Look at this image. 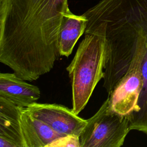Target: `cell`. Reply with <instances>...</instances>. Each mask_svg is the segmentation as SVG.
Segmentation results:
<instances>
[{"mask_svg": "<svg viewBox=\"0 0 147 147\" xmlns=\"http://www.w3.org/2000/svg\"><path fill=\"white\" fill-rule=\"evenodd\" d=\"M68 0H0V61L32 82L60 56L59 36Z\"/></svg>", "mask_w": 147, "mask_h": 147, "instance_id": "cell-1", "label": "cell"}, {"mask_svg": "<svg viewBox=\"0 0 147 147\" xmlns=\"http://www.w3.org/2000/svg\"><path fill=\"white\" fill-rule=\"evenodd\" d=\"M84 34L67 67L72 86V110L78 115L84 109L97 84L104 77V37L96 31Z\"/></svg>", "mask_w": 147, "mask_h": 147, "instance_id": "cell-2", "label": "cell"}, {"mask_svg": "<svg viewBox=\"0 0 147 147\" xmlns=\"http://www.w3.org/2000/svg\"><path fill=\"white\" fill-rule=\"evenodd\" d=\"M87 120L79 137L81 147H120L130 130L128 117L110 108L109 96Z\"/></svg>", "mask_w": 147, "mask_h": 147, "instance_id": "cell-3", "label": "cell"}, {"mask_svg": "<svg viewBox=\"0 0 147 147\" xmlns=\"http://www.w3.org/2000/svg\"><path fill=\"white\" fill-rule=\"evenodd\" d=\"M136 28L138 36L133 60L127 71L109 96L110 108L115 112L127 117L136 109L142 86V64L147 39L142 30L137 27Z\"/></svg>", "mask_w": 147, "mask_h": 147, "instance_id": "cell-4", "label": "cell"}, {"mask_svg": "<svg viewBox=\"0 0 147 147\" xmlns=\"http://www.w3.org/2000/svg\"><path fill=\"white\" fill-rule=\"evenodd\" d=\"M30 114L41 120L58 133L80 137L87 120L75 114L72 109L56 103H38L26 107Z\"/></svg>", "mask_w": 147, "mask_h": 147, "instance_id": "cell-5", "label": "cell"}, {"mask_svg": "<svg viewBox=\"0 0 147 147\" xmlns=\"http://www.w3.org/2000/svg\"><path fill=\"white\" fill-rule=\"evenodd\" d=\"M15 73L0 74V96L20 107H27L40 98L41 92L36 86L29 84Z\"/></svg>", "mask_w": 147, "mask_h": 147, "instance_id": "cell-6", "label": "cell"}, {"mask_svg": "<svg viewBox=\"0 0 147 147\" xmlns=\"http://www.w3.org/2000/svg\"><path fill=\"white\" fill-rule=\"evenodd\" d=\"M20 109L10 100L0 96V147H25Z\"/></svg>", "mask_w": 147, "mask_h": 147, "instance_id": "cell-7", "label": "cell"}, {"mask_svg": "<svg viewBox=\"0 0 147 147\" xmlns=\"http://www.w3.org/2000/svg\"><path fill=\"white\" fill-rule=\"evenodd\" d=\"M20 119L25 147H47L54 140L63 136L33 117L26 107H20Z\"/></svg>", "mask_w": 147, "mask_h": 147, "instance_id": "cell-8", "label": "cell"}, {"mask_svg": "<svg viewBox=\"0 0 147 147\" xmlns=\"http://www.w3.org/2000/svg\"><path fill=\"white\" fill-rule=\"evenodd\" d=\"M87 23L83 15H76L71 11L63 16L59 36V49L60 56L68 57L82 35L85 32Z\"/></svg>", "mask_w": 147, "mask_h": 147, "instance_id": "cell-9", "label": "cell"}, {"mask_svg": "<svg viewBox=\"0 0 147 147\" xmlns=\"http://www.w3.org/2000/svg\"><path fill=\"white\" fill-rule=\"evenodd\" d=\"M101 1L124 14L147 37V0Z\"/></svg>", "mask_w": 147, "mask_h": 147, "instance_id": "cell-10", "label": "cell"}, {"mask_svg": "<svg viewBox=\"0 0 147 147\" xmlns=\"http://www.w3.org/2000/svg\"><path fill=\"white\" fill-rule=\"evenodd\" d=\"M142 86L136 109L128 118L130 130L141 131L147 136V39L142 64Z\"/></svg>", "mask_w": 147, "mask_h": 147, "instance_id": "cell-11", "label": "cell"}, {"mask_svg": "<svg viewBox=\"0 0 147 147\" xmlns=\"http://www.w3.org/2000/svg\"><path fill=\"white\" fill-rule=\"evenodd\" d=\"M81 147L80 138L75 135L61 136L48 145L47 147Z\"/></svg>", "mask_w": 147, "mask_h": 147, "instance_id": "cell-12", "label": "cell"}]
</instances>
